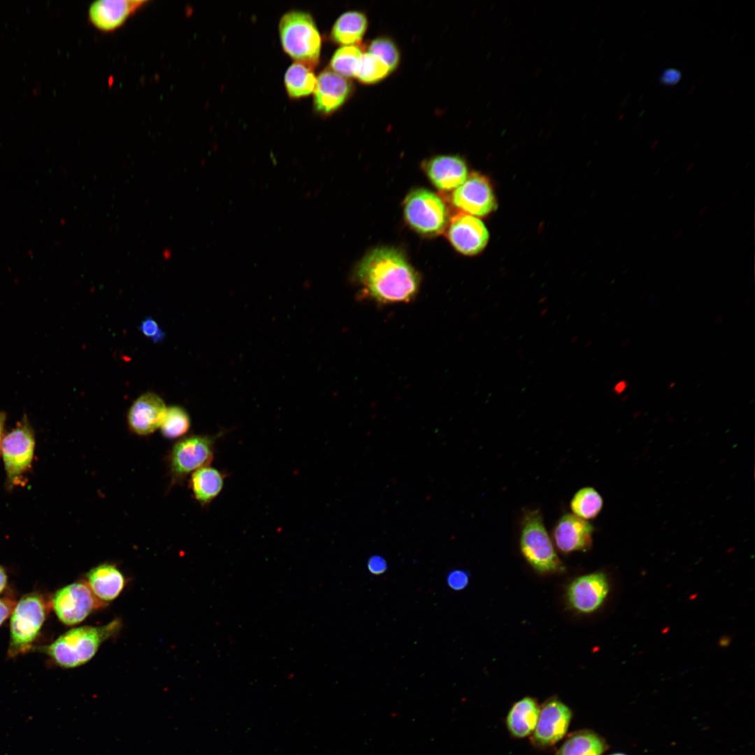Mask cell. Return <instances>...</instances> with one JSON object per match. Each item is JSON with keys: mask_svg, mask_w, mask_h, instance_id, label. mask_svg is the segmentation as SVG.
Segmentation results:
<instances>
[{"mask_svg": "<svg viewBox=\"0 0 755 755\" xmlns=\"http://www.w3.org/2000/svg\"><path fill=\"white\" fill-rule=\"evenodd\" d=\"M355 278L363 292L382 304L409 302L419 286L417 273L398 250L373 249L358 264Z\"/></svg>", "mask_w": 755, "mask_h": 755, "instance_id": "1", "label": "cell"}, {"mask_svg": "<svg viewBox=\"0 0 755 755\" xmlns=\"http://www.w3.org/2000/svg\"><path fill=\"white\" fill-rule=\"evenodd\" d=\"M121 621L115 619L101 626L72 628L46 647V652L59 666L72 668L91 660L101 645L119 631Z\"/></svg>", "mask_w": 755, "mask_h": 755, "instance_id": "2", "label": "cell"}, {"mask_svg": "<svg viewBox=\"0 0 755 755\" xmlns=\"http://www.w3.org/2000/svg\"><path fill=\"white\" fill-rule=\"evenodd\" d=\"M279 31L283 50L296 62L311 69L317 65L322 40L310 13L301 10L286 13L280 20Z\"/></svg>", "mask_w": 755, "mask_h": 755, "instance_id": "3", "label": "cell"}, {"mask_svg": "<svg viewBox=\"0 0 755 755\" xmlns=\"http://www.w3.org/2000/svg\"><path fill=\"white\" fill-rule=\"evenodd\" d=\"M519 545L523 556L536 571L554 573L563 568L539 510L524 511Z\"/></svg>", "mask_w": 755, "mask_h": 755, "instance_id": "4", "label": "cell"}, {"mask_svg": "<svg viewBox=\"0 0 755 755\" xmlns=\"http://www.w3.org/2000/svg\"><path fill=\"white\" fill-rule=\"evenodd\" d=\"M47 610L44 599L37 594H27L18 601L10 618V656L31 647L45 620Z\"/></svg>", "mask_w": 755, "mask_h": 755, "instance_id": "5", "label": "cell"}, {"mask_svg": "<svg viewBox=\"0 0 755 755\" xmlns=\"http://www.w3.org/2000/svg\"><path fill=\"white\" fill-rule=\"evenodd\" d=\"M404 215L409 225L426 236L441 233L449 223L448 210L443 200L426 189H414L404 201Z\"/></svg>", "mask_w": 755, "mask_h": 755, "instance_id": "6", "label": "cell"}, {"mask_svg": "<svg viewBox=\"0 0 755 755\" xmlns=\"http://www.w3.org/2000/svg\"><path fill=\"white\" fill-rule=\"evenodd\" d=\"M34 449V431L26 419L3 438L1 453L10 486L22 483L23 475L31 468Z\"/></svg>", "mask_w": 755, "mask_h": 755, "instance_id": "7", "label": "cell"}, {"mask_svg": "<svg viewBox=\"0 0 755 755\" xmlns=\"http://www.w3.org/2000/svg\"><path fill=\"white\" fill-rule=\"evenodd\" d=\"M105 604L93 594L86 582H74L59 589L52 599L58 619L68 626L82 622Z\"/></svg>", "mask_w": 755, "mask_h": 755, "instance_id": "8", "label": "cell"}, {"mask_svg": "<svg viewBox=\"0 0 755 755\" xmlns=\"http://www.w3.org/2000/svg\"><path fill=\"white\" fill-rule=\"evenodd\" d=\"M216 437L192 436L175 444L170 455V467L175 477H183L212 461Z\"/></svg>", "mask_w": 755, "mask_h": 755, "instance_id": "9", "label": "cell"}, {"mask_svg": "<svg viewBox=\"0 0 755 755\" xmlns=\"http://www.w3.org/2000/svg\"><path fill=\"white\" fill-rule=\"evenodd\" d=\"M454 206L473 216H485L496 207V199L489 180L473 173L452 194Z\"/></svg>", "mask_w": 755, "mask_h": 755, "instance_id": "10", "label": "cell"}, {"mask_svg": "<svg viewBox=\"0 0 755 755\" xmlns=\"http://www.w3.org/2000/svg\"><path fill=\"white\" fill-rule=\"evenodd\" d=\"M572 712L558 699L547 700L541 708L531 740L538 747H549L566 735Z\"/></svg>", "mask_w": 755, "mask_h": 755, "instance_id": "11", "label": "cell"}, {"mask_svg": "<svg viewBox=\"0 0 755 755\" xmlns=\"http://www.w3.org/2000/svg\"><path fill=\"white\" fill-rule=\"evenodd\" d=\"M449 223L448 239L459 252L475 255L487 245L489 232L480 219L461 213L452 217Z\"/></svg>", "mask_w": 755, "mask_h": 755, "instance_id": "12", "label": "cell"}, {"mask_svg": "<svg viewBox=\"0 0 755 755\" xmlns=\"http://www.w3.org/2000/svg\"><path fill=\"white\" fill-rule=\"evenodd\" d=\"M608 591L606 576L602 573H594L575 579L568 588L567 598L573 610L587 614L601 605Z\"/></svg>", "mask_w": 755, "mask_h": 755, "instance_id": "13", "label": "cell"}, {"mask_svg": "<svg viewBox=\"0 0 755 755\" xmlns=\"http://www.w3.org/2000/svg\"><path fill=\"white\" fill-rule=\"evenodd\" d=\"M594 526L587 520L573 514L563 515L552 530V539L563 553L586 552L593 542Z\"/></svg>", "mask_w": 755, "mask_h": 755, "instance_id": "14", "label": "cell"}, {"mask_svg": "<svg viewBox=\"0 0 755 755\" xmlns=\"http://www.w3.org/2000/svg\"><path fill=\"white\" fill-rule=\"evenodd\" d=\"M352 92V83L331 69L321 72L317 78L313 104L317 112L329 115L338 109Z\"/></svg>", "mask_w": 755, "mask_h": 755, "instance_id": "15", "label": "cell"}, {"mask_svg": "<svg viewBox=\"0 0 755 755\" xmlns=\"http://www.w3.org/2000/svg\"><path fill=\"white\" fill-rule=\"evenodd\" d=\"M167 408L158 395L147 392L135 400L128 412L129 428L135 433L147 436L160 427Z\"/></svg>", "mask_w": 755, "mask_h": 755, "instance_id": "16", "label": "cell"}, {"mask_svg": "<svg viewBox=\"0 0 755 755\" xmlns=\"http://www.w3.org/2000/svg\"><path fill=\"white\" fill-rule=\"evenodd\" d=\"M144 0H98L88 10L90 22L97 29L110 31L121 27Z\"/></svg>", "mask_w": 755, "mask_h": 755, "instance_id": "17", "label": "cell"}, {"mask_svg": "<svg viewBox=\"0 0 755 755\" xmlns=\"http://www.w3.org/2000/svg\"><path fill=\"white\" fill-rule=\"evenodd\" d=\"M424 168L431 182L440 190L456 189L468 178L466 164L458 156L434 157L425 163Z\"/></svg>", "mask_w": 755, "mask_h": 755, "instance_id": "18", "label": "cell"}, {"mask_svg": "<svg viewBox=\"0 0 755 755\" xmlns=\"http://www.w3.org/2000/svg\"><path fill=\"white\" fill-rule=\"evenodd\" d=\"M86 582L93 594L100 601L106 603L115 599L120 594L125 580L115 566L103 563L87 573Z\"/></svg>", "mask_w": 755, "mask_h": 755, "instance_id": "19", "label": "cell"}, {"mask_svg": "<svg viewBox=\"0 0 755 755\" xmlns=\"http://www.w3.org/2000/svg\"><path fill=\"white\" fill-rule=\"evenodd\" d=\"M540 713L536 701L525 697L515 703L509 711L506 723L510 733L522 738L533 733Z\"/></svg>", "mask_w": 755, "mask_h": 755, "instance_id": "20", "label": "cell"}, {"mask_svg": "<svg viewBox=\"0 0 755 755\" xmlns=\"http://www.w3.org/2000/svg\"><path fill=\"white\" fill-rule=\"evenodd\" d=\"M224 482V475L208 466L192 473L190 487L196 501L201 505H206L220 494Z\"/></svg>", "mask_w": 755, "mask_h": 755, "instance_id": "21", "label": "cell"}, {"mask_svg": "<svg viewBox=\"0 0 755 755\" xmlns=\"http://www.w3.org/2000/svg\"><path fill=\"white\" fill-rule=\"evenodd\" d=\"M367 26L368 20L363 13L345 12L336 21L331 37L334 42L340 45H357L361 40Z\"/></svg>", "mask_w": 755, "mask_h": 755, "instance_id": "22", "label": "cell"}, {"mask_svg": "<svg viewBox=\"0 0 755 755\" xmlns=\"http://www.w3.org/2000/svg\"><path fill=\"white\" fill-rule=\"evenodd\" d=\"M606 749L604 740L589 730L574 732L555 755H602Z\"/></svg>", "mask_w": 755, "mask_h": 755, "instance_id": "23", "label": "cell"}, {"mask_svg": "<svg viewBox=\"0 0 755 755\" xmlns=\"http://www.w3.org/2000/svg\"><path fill=\"white\" fill-rule=\"evenodd\" d=\"M317 84L312 69L301 63L295 62L287 70L285 85L291 98L298 99L312 94Z\"/></svg>", "mask_w": 755, "mask_h": 755, "instance_id": "24", "label": "cell"}, {"mask_svg": "<svg viewBox=\"0 0 755 755\" xmlns=\"http://www.w3.org/2000/svg\"><path fill=\"white\" fill-rule=\"evenodd\" d=\"M603 505L601 496L594 488L590 487L579 489L573 496L570 504L573 515L584 520L597 517Z\"/></svg>", "mask_w": 755, "mask_h": 755, "instance_id": "25", "label": "cell"}, {"mask_svg": "<svg viewBox=\"0 0 755 755\" xmlns=\"http://www.w3.org/2000/svg\"><path fill=\"white\" fill-rule=\"evenodd\" d=\"M363 52L357 45H343L333 54L331 70L343 77H354Z\"/></svg>", "mask_w": 755, "mask_h": 755, "instance_id": "26", "label": "cell"}, {"mask_svg": "<svg viewBox=\"0 0 755 755\" xmlns=\"http://www.w3.org/2000/svg\"><path fill=\"white\" fill-rule=\"evenodd\" d=\"M391 72L378 57L368 52H363L355 76L361 82L372 84L380 81Z\"/></svg>", "mask_w": 755, "mask_h": 755, "instance_id": "27", "label": "cell"}, {"mask_svg": "<svg viewBox=\"0 0 755 755\" xmlns=\"http://www.w3.org/2000/svg\"><path fill=\"white\" fill-rule=\"evenodd\" d=\"M190 427V418L186 410L177 405L167 408L160 428L163 436L177 438L184 436Z\"/></svg>", "mask_w": 755, "mask_h": 755, "instance_id": "28", "label": "cell"}, {"mask_svg": "<svg viewBox=\"0 0 755 755\" xmlns=\"http://www.w3.org/2000/svg\"><path fill=\"white\" fill-rule=\"evenodd\" d=\"M368 52L376 55L394 71L398 66L400 55L395 43L389 38L380 37L372 41L368 46Z\"/></svg>", "mask_w": 755, "mask_h": 755, "instance_id": "29", "label": "cell"}, {"mask_svg": "<svg viewBox=\"0 0 755 755\" xmlns=\"http://www.w3.org/2000/svg\"><path fill=\"white\" fill-rule=\"evenodd\" d=\"M140 330L154 341L161 340L164 336L161 329L152 318L145 319L140 325Z\"/></svg>", "mask_w": 755, "mask_h": 755, "instance_id": "30", "label": "cell"}, {"mask_svg": "<svg viewBox=\"0 0 755 755\" xmlns=\"http://www.w3.org/2000/svg\"><path fill=\"white\" fill-rule=\"evenodd\" d=\"M447 581L452 589L460 590L465 588L468 584V575L463 570H454L449 575Z\"/></svg>", "mask_w": 755, "mask_h": 755, "instance_id": "31", "label": "cell"}, {"mask_svg": "<svg viewBox=\"0 0 755 755\" xmlns=\"http://www.w3.org/2000/svg\"><path fill=\"white\" fill-rule=\"evenodd\" d=\"M681 78V72L675 68L664 69L659 78L661 83L668 86L677 85Z\"/></svg>", "mask_w": 755, "mask_h": 755, "instance_id": "32", "label": "cell"}, {"mask_svg": "<svg viewBox=\"0 0 755 755\" xmlns=\"http://www.w3.org/2000/svg\"><path fill=\"white\" fill-rule=\"evenodd\" d=\"M368 569L373 573L379 574L384 571L387 567L384 559L378 556H374L368 560Z\"/></svg>", "mask_w": 755, "mask_h": 755, "instance_id": "33", "label": "cell"}, {"mask_svg": "<svg viewBox=\"0 0 755 755\" xmlns=\"http://www.w3.org/2000/svg\"><path fill=\"white\" fill-rule=\"evenodd\" d=\"M10 613V607L6 600L0 599V626Z\"/></svg>", "mask_w": 755, "mask_h": 755, "instance_id": "34", "label": "cell"}, {"mask_svg": "<svg viewBox=\"0 0 755 755\" xmlns=\"http://www.w3.org/2000/svg\"><path fill=\"white\" fill-rule=\"evenodd\" d=\"M627 381L625 380H620L614 384L613 391L616 394H621L627 389Z\"/></svg>", "mask_w": 755, "mask_h": 755, "instance_id": "35", "label": "cell"}, {"mask_svg": "<svg viewBox=\"0 0 755 755\" xmlns=\"http://www.w3.org/2000/svg\"><path fill=\"white\" fill-rule=\"evenodd\" d=\"M7 584V575L3 567L0 566V593L6 588Z\"/></svg>", "mask_w": 755, "mask_h": 755, "instance_id": "36", "label": "cell"}, {"mask_svg": "<svg viewBox=\"0 0 755 755\" xmlns=\"http://www.w3.org/2000/svg\"><path fill=\"white\" fill-rule=\"evenodd\" d=\"M6 417V413L3 412H0V452H1V443H2L3 438V429H4Z\"/></svg>", "mask_w": 755, "mask_h": 755, "instance_id": "37", "label": "cell"}, {"mask_svg": "<svg viewBox=\"0 0 755 755\" xmlns=\"http://www.w3.org/2000/svg\"><path fill=\"white\" fill-rule=\"evenodd\" d=\"M547 313V309H544V310H542V311L540 312V315H541V316H545V315H546Z\"/></svg>", "mask_w": 755, "mask_h": 755, "instance_id": "38", "label": "cell"}, {"mask_svg": "<svg viewBox=\"0 0 755 755\" xmlns=\"http://www.w3.org/2000/svg\"><path fill=\"white\" fill-rule=\"evenodd\" d=\"M674 385H675V382H672V383H670V384H669V389H671V388H673Z\"/></svg>", "mask_w": 755, "mask_h": 755, "instance_id": "39", "label": "cell"}, {"mask_svg": "<svg viewBox=\"0 0 755 755\" xmlns=\"http://www.w3.org/2000/svg\"><path fill=\"white\" fill-rule=\"evenodd\" d=\"M611 755H625V754H611Z\"/></svg>", "mask_w": 755, "mask_h": 755, "instance_id": "40", "label": "cell"}]
</instances>
